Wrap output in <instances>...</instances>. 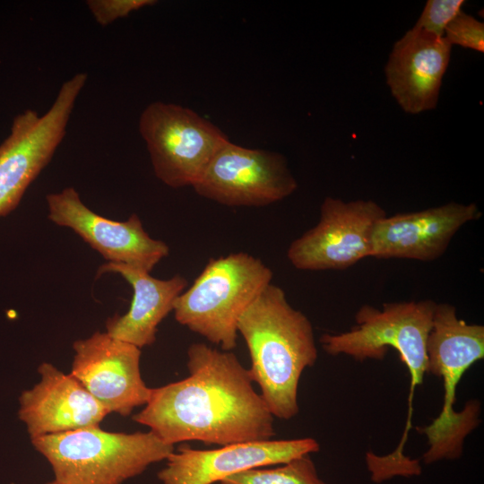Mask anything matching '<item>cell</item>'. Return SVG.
<instances>
[{"label": "cell", "instance_id": "1", "mask_svg": "<svg viewBox=\"0 0 484 484\" xmlns=\"http://www.w3.org/2000/svg\"><path fill=\"white\" fill-rule=\"evenodd\" d=\"M187 358L188 376L151 388L134 421L173 445L196 440L222 446L272 438L274 417L233 352L196 342Z\"/></svg>", "mask_w": 484, "mask_h": 484}, {"label": "cell", "instance_id": "2", "mask_svg": "<svg viewBox=\"0 0 484 484\" xmlns=\"http://www.w3.org/2000/svg\"><path fill=\"white\" fill-rule=\"evenodd\" d=\"M238 333L250 354L252 380L272 415L281 419L295 417L301 375L318 357L310 320L271 282L241 315Z\"/></svg>", "mask_w": 484, "mask_h": 484}, {"label": "cell", "instance_id": "3", "mask_svg": "<svg viewBox=\"0 0 484 484\" xmlns=\"http://www.w3.org/2000/svg\"><path fill=\"white\" fill-rule=\"evenodd\" d=\"M427 373L443 380L444 400L438 416L419 429L426 435V464L461 456L465 437L479 425L480 402L471 400L454 411L456 388L465 372L484 357V326L459 318L454 306L436 304L428 335Z\"/></svg>", "mask_w": 484, "mask_h": 484}, {"label": "cell", "instance_id": "4", "mask_svg": "<svg viewBox=\"0 0 484 484\" xmlns=\"http://www.w3.org/2000/svg\"><path fill=\"white\" fill-rule=\"evenodd\" d=\"M31 444L58 484H123L174 451L151 430L109 432L99 426L31 438Z\"/></svg>", "mask_w": 484, "mask_h": 484}, {"label": "cell", "instance_id": "5", "mask_svg": "<svg viewBox=\"0 0 484 484\" xmlns=\"http://www.w3.org/2000/svg\"><path fill=\"white\" fill-rule=\"evenodd\" d=\"M272 271L259 258L239 252L209 260L193 284L174 303L177 323L230 351L237 346L238 323Z\"/></svg>", "mask_w": 484, "mask_h": 484}, {"label": "cell", "instance_id": "6", "mask_svg": "<svg viewBox=\"0 0 484 484\" xmlns=\"http://www.w3.org/2000/svg\"><path fill=\"white\" fill-rule=\"evenodd\" d=\"M436 304L431 299L385 303L380 310L363 305L349 331L320 337L330 355L344 354L356 360L383 359L388 348L397 350L410 376L406 429L411 428L414 391L427 373L426 344Z\"/></svg>", "mask_w": 484, "mask_h": 484}, {"label": "cell", "instance_id": "7", "mask_svg": "<svg viewBox=\"0 0 484 484\" xmlns=\"http://www.w3.org/2000/svg\"><path fill=\"white\" fill-rule=\"evenodd\" d=\"M139 133L155 176L165 185L193 186L228 136L194 110L154 101L142 112Z\"/></svg>", "mask_w": 484, "mask_h": 484}, {"label": "cell", "instance_id": "8", "mask_svg": "<svg viewBox=\"0 0 484 484\" xmlns=\"http://www.w3.org/2000/svg\"><path fill=\"white\" fill-rule=\"evenodd\" d=\"M87 79L86 73H78L65 81L42 116L27 109L14 117L11 134L0 145V217L17 207L53 158Z\"/></svg>", "mask_w": 484, "mask_h": 484}, {"label": "cell", "instance_id": "9", "mask_svg": "<svg viewBox=\"0 0 484 484\" xmlns=\"http://www.w3.org/2000/svg\"><path fill=\"white\" fill-rule=\"evenodd\" d=\"M385 211L372 200L326 197L315 226L294 239L290 263L302 271L345 270L372 256V235Z\"/></svg>", "mask_w": 484, "mask_h": 484}, {"label": "cell", "instance_id": "10", "mask_svg": "<svg viewBox=\"0 0 484 484\" xmlns=\"http://www.w3.org/2000/svg\"><path fill=\"white\" fill-rule=\"evenodd\" d=\"M192 187L200 196L226 206L260 207L290 196L298 183L281 153L229 141Z\"/></svg>", "mask_w": 484, "mask_h": 484}, {"label": "cell", "instance_id": "11", "mask_svg": "<svg viewBox=\"0 0 484 484\" xmlns=\"http://www.w3.org/2000/svg\"><path fill=\"white\" fill-rule=\"evenodd\" d=\"M46 200L51 221L72 229L109 263L150 272L169 253L165 242L150 237L135 213L124 221L102 217L81 201L73 187L48 194Z\"/></svg>", "mask_w": 484, "mask_h": 484}, {"label": "cell", "instance_id": "12", "mask_svg": "<svg viewBox=\"0 0 484 484\" xmlns=\"http://www.w3.org/2000/svg\"><path fill=\"white\" fill-rule=\"evenodd\" d=\"M73 349L71 374L109 413L126 417L147 403L151 388L141 375L140 348L96 332Z\"/></svg>", "mask_w": 484, "mask_h": 484}, {"label": "cell", "instance_id": "13", "mask_svg": "<svg viewBox=\"0 0 484 484\" xmlns=\"http://www.w3.org/2000/svg\"><path fill=\"white\" fill-rule=\"evenodd\" d=\"M319 448L312 437L247 442L210 450L181 445L168 456L158 479L162 484H213L246 470L316 453Z\"/></svg>", "mask_w": 484, "mask_h": 484}, {"label": "cell", "instance_id": "14", "mask_svg": "<svg viewBox=\"0 0 484 484\" xmlns=\"http://www.w3.org/2000/svg\"><path fill=\"white\" fill-rule=\"evenodd\" d=\"M480 215L475 203L454 202L386 215L374 227L371 257L434 261L445 253L462 226Z\"/></svg>", "mask_w": 484, "mask_h": 484}, {"label": "cell", "instance_id": "15", "mask_svg": "<svg viewBox=\"0 0 484 484\" xmlns=\"http://www.w3.org/2000/svg\"><path fill=\"white\" fill-rule=\"evenodd\" d=\"M40 380L19 398L18 417L31 438L99 426L109 412L71 373L39 366Z\"/></svg>", "mask_w": 484, "mask_h": 484}, {"label": "cell", "instance_id": "16", "mask_svg": "<svg viewBox=\"0 0 484 484\" xmlns=\"http://www.w3.org/2000/svg\"><path fill=\"white\" fill-rule=\"evenodd\" d=\"M452 46L413 27L397 40L385 67L392 95L409 114L436 107Z\"/></svg>", "mask_w": 484, "mask_h": 484}, {"label": "cell", "instance_id": "17", "mask_svg": "<svg viewBox=\"0 0 484 484\" xmlns=\"http://www.w3.org/2000/svg\"><path fill=\"white\" fill-rule=\"evenodd\" d=\"M107 272L121 275L131 285L133 298L125 314L108 319L106 333L140 349L151 345L159 324L173 311L187 280L179 274L168 280L157 279L144 270L120 263L103 264L97 270V277Z\"/></svg>", "mask_w": 484, "mask_h": 484}, {"label": "cell", "instance_id": "18", "mask_svg": "<svg viewBox=\"0 0 484 484\" xmlns=\"http://www.w3.org/2000/svg\"><path fill=\"white\" fill-rule=\"evenodd\" d=\"M269 469H251L231 475L220 484H326L309 454Z\"/></svg>", "mask_w": 484, "mask_h": 484}, {"label": "cell", "instance_id": "19", "mask_svg": "<svg viewBox=\"0 0 484 484\" xmlns=\"http://www.w3.org/2000/svg\"><path fill=\"white\" fill-rule=\"evenodd\" d=\"M463 4L464 0H428L413 28L444 38L445 28L462 11Z\"/></svg>", "mask_w": 484, "mask_h": 484}, {"label": "cell", "instance_id": "20", "mask_svg": "<svg viewBox=\"0 0 484 484\" xmlns=\"http://www.w3.org/2000/svg\"><path fill=\"white\" fill-rule=\"evenodd\" d=\"M444 39L451 46L458 45L483 53L484 24L462 10L445 28Z\"/></svg>", "mask_w": 484, "mask_h": 484}, {"label": "cell", "instance_id": "21", "mask_svg": "<svg viewBox=\"0 0 484 484\" xmlns=\"http://www.w3.org/2000/svg\"><path fill=\"white\" fill-rule=\"evenodd\" d=\"M156 3L154 0H88L86 5L94 20L100 26L106 27L134 11Z\"/></svg>", "mask_w": 484, "mask_h": 484}, {"label": "cell", "instance_id": "22", "mask_svg": "<svg viewBox=\"0 0 484 484\" xmlns=\"http://www.w3.org/2000/svg\"><path fill=\"white\" fill-rule=\"evenodd\" d=\"M47 484H58V483H56L55 480H52L50 482H48Z\"/></svg>", "mask_w": 484, "mask_h": 484}]
</instances>
